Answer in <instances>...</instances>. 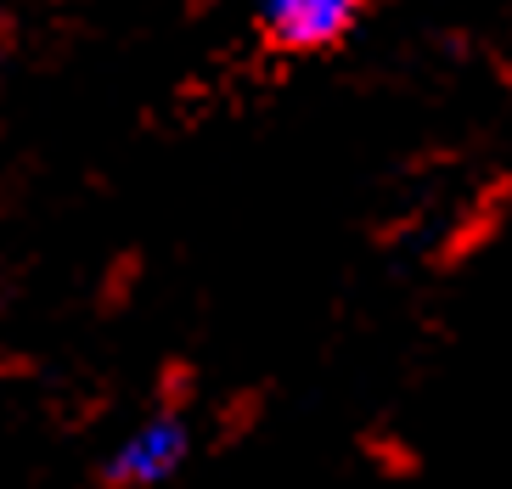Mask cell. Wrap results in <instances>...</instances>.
<instances>
[{
    "label": "cell",
    "instance_id": "obj_1",
    "mask_svg": "<svg viewBox=\"0 0 512 489\" xmlns=\"http://www.w3.org/2000/svg\"><path fill=\"white\" fill-rule=\"evenodd\" d=\"M186 456H192V416L181 405H158L102 461V489H158L181 473Z\"/></svg>",
    "mask_w": 512,
    "mask_h": 489
},
{
    "label": "cell",
    "instance_id": "obj_2",
    "mask_svg": "<svg viewBox=\"0 0 512 489\" xmlns=\"http://www.w3.org/2000/svg\"><path fill=\"white\" fill-rule=\"evenodd\" d=\"M361 12L366 0H259V29L287 57H321L355 34Z\"/></svg>",
    "mask_w": 512,
    "mask_h": 489
}]
</instances>
